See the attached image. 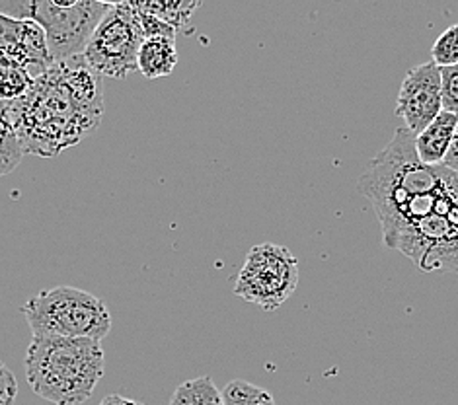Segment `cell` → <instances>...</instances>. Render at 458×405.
I'll return each mask as SVG.
<instances>
[{
  "mask_svg": "<svg viewBox=\"0 0 458 405\" xmlns=\"http://www.w3.org/2000/svg\"><path fill=\"white\" fill-rule=\"evenodd\" d=\"M176 39L166 38H152L140 43L139 57H137V71L148 80L165 79L170 76L178 64V51Z\"/></svg>",
  "mask_w": 458,
  "mask_h": 405,
  "instance_id": "cell-11",
  "label": "cell"
},
{
  "mask_svg": "<svg viewBox=\"0 0 458 405\" xmlns=\"http://www.w3.org/2000/svg\"><path fill=\"white\" fill-rule=\"evenodd\" d=\"M441 112V69L433 61L410 69L400 86L396 104V115L403 127L411 135H420Z\"/></svg>",
  "mask_w": 458,
  "mask_h": 405,
  "instance_id": "cell-8",
  "label": "cell"
},
{
  "mask_svg": "<svg viewBox=\"0 0 458 405\" xmlns=\"http://www.w3.org/2000/svg\"><path fill=\"white\" fill-rule=\"evenodd\" d=\"M24 368L39 398L53 405H81L104 376V349L92 339L34 335Z\"/></svg>",
  "mask_w": 458,
  "mask_h": 405,
  "instance_id": "cell-3",
  "label": "cell"
},
{
  "mask_svg": "<svg viewBox=\"0 0 458 405\" xmlns=\"http://www.w3.org/2000/svg\"><path fill=\"white\" fill-rule=\"evenodd\" d=\"M135 4L143 10V13L162 20L165 24L172 26L176 31L188 24L195 10L201 6L199 3H135Z\"/></svg>",
  "mask_w": 458,
  "mask_h": 405,
  "instance_id": "cell-15",
  "label": "cell"
},
{
  "mask_svg": "<svg viewBox=\"0 0 458 405\" xmlns=\"http://www.w3.org/2000/svg\"><path fill=\"white\" fill-rule=\"evenodd\" d=\"M299 277V261L289 248L259 244L250 248L246 254L234 283V294L271 312L291 299Z\"/></svg>",
  "mask_w": 458,
  "mask_h": 405,
  "instance_id": "cell-6",
  "label": "cell"
},
{
  "mask_svg": "<svg viewBox=\"0 0 458 405\" xmlns=\"http://www.w3.org/2000/svg\"><path fill=\"white\" fill-rule=\"evenodd\" d=\"M112 4L96 0H31L30 18L43 30L53 64L81 57Z\"/></svg>",
  "mask_w": 458,
  "mask_h": 405,
  "instance_id": "cell-5",
  "label": "cell"
},
{
  "mask_svg": "<svg viewBox=\"0 0 458 405\" xmlns=\"http://www.w3.org/2000/svg\"><path fill=\"white\" fill-rule=\"evenodd\" d=\"M18 396V382L3 360H0V405H13Z\"/></svg>",
  "mask_w": 458,
  "mask_h": 405,
  "instance_id": "cell-18",
  "label": "cell"
},
{
  "mask_svg": "<svg viewBox=\"0 0 458 405\" xmlns=\"http://www.w3.org/2000/svg\"><path fill=\"white\" fill-rule=\"evenodd\" d=\"M100 405H145L137 400H131L125 396H119V393H110V396H106Z\"/></svg>",
  "mask_w": 458,
  "mask_h": 405,
  "instance_id": "cell-21",
  "label": "cell"
},
{
  "mask_svg": "<svg viewBox=\"0 0 458 405\" xmlns=\"http://www.w3.org/2000/svg\"><path fill=\"white\" fill-rule=\"evenodd\" d=\"M458 127V115L441 112L433 122L416 135V152L423 164L439 166L443 164L446 152L451 148L453 137Z\"/></svg>",
  "mask_w": 458,
  "mask_h": 405,
  "instance_id": "cell-10",
  "label": "cell"
},
{
  "mask_svg": "<svg viewBox=\"0 0 458 405\" xmlns=\"http://www.w3.org/2000/svg\"><path fill=\"white\" fill-rule=\"evenodd\" d=\"M443 166L449 168L454 173H458V127H456V133L453 137L451 148H449V152H446V156L443 160Z\"/></svg>",
  "mask_w": 458,
  "mask_h": 405,
  "instance_id": "cell-20",
  "label": "cell"
},
{
  "mask_svg": "<svg viewBox=\"0 0 458 405\" xmlns=\"http://www.w3.org/2000/svg\"><path fill=\"white\" fill-rule=\"evenodd\" d=\"M18 69H24V64L20 63L16 55L6 49H0V80H4L10 72H14Z\"/></svg>",
  "mask_w": 458,
  "mask_h": 405,
  "instance_id": "cell-19",
  "label": "cell"
},
{
  "mask_svg": "<svg viewBox=\"0 0 458 405\" xmlns=\"http://www.w3.org/2000/svg\"><path fill=\"white\" fill-rule=\"evenodd\" d=\"M456 176H458V173H456Z\"/></svg>",
  "mask_w": 458,
  "mask_h": 405,
  "instance_id": "cell-22",
  "label": "cell"
},
{
  "mask_svg": "<svg viewBox=\"0 0 458 405\" xmlns=\"http://www.w3.org/2000/svg\"><path fill=\"white\" fill-rule=\"evenodd\" d=\"M223 405H276L271 393L246 380H231L223 390Z\"/></svg>",
  "mask_w": 458,
  "mask_h": 405,
  "instance_id": "cell-14",
  "label": "cell"
},
{
  "mask_svg": "<svg viewBox=\"0 0 458 405\" xmlns=\"http://www.w3.org/2000/svg\"><path fill=\"white\" fill-rule=\"evenodd\" d=\"M441 104L443 112L458 115V64L441 69Z\"/></svg>",
  "mask_w": 458,
  "mask_h": 405,
  "instance_id": "cell-17",
  "label": "cell"
},
{
  "mask_svg": "<svg viewBox=\"0 0 458 405\" xmlns=\"http://www.w3.org/2000/svg\"><path fill=\"white\" fill-rule=\"evenodd\" d=\"M431 59L439 69L456 67L458 64V24L446 28L433 43Z\"/></svg>",
  "mask_w": 458,
  "mask_h": 405,
  "instance_id": "cell-16",
  "label": "cell"
},
{
  "mask_svg": "<svg viewBox=\"0 0 458 405\" xmlns=\"http://www.w3.org/2000/svg\"><path fill=\"white\" fill-rule=\"evenodd\" d=\"M373 205L383 244L425 273H458V176L423 164L416 135L400 127L357 181Z\"/></svg>",
  "mask_w": 458,
  "mask_h": 405,
  "instance_id": "cell-1",
  "label": "cell"
},
{
  "mask_svg": "<svg viewBox=\"0 0 458 405\" xmlns=\"http://www.w3.org/2000/svg\"><path fill=\"white\" fill-rule=\"evenodd\" d=\"M10 107L26 155L57 156L61 150L79 145L100 125L102 76L81 55L53 64Z\"/></svg>",
  "mask_w": 458,
  "mask_h": 405,
  "instance_id": "cell-2",
  "label": "cell"
},
{
  "mask_svg": "<svg viewBox=\"0 0 458 405\" xmlns=\"http://www.w3.org/2000/svg\"><path fill=\"white\" fill-rule=\"evenodd\" d=\"M143 41L145 38L129 3H115L94 30L82 59L100 76L123 80L137 71V57Z\"/></svg>",
  "mask_w": 458,
  "mask_h": 405,
  "instance_id": "cell-7",
  "label": "cell"
},
{
  "mask_svg": "<svg viewBox=\"0 0 458 405\" xmlns=\"http://www.w3.org/2000/svg\"><path fill=\"white\" fill-rule=\"evenodd\" d=\"M0 49L14 53L34 80L53 67L46 34L31 20L0 14Z\"/></svg>",
  "mask_w": 458,
  "mask_h": 405,
  "instance_id": "cell-9",
  "label": "cell"
},
{
  "mask_svg": "<svg viewBox=\"0 0 458 405\" xmlns=\"http://www.w3.org/2000/svg\"><path fill=\"white\" fill-rule=\"evenodd\" d=\"M170 405H223V393L209 376H199L180 384Z\"/></svg>",
  "mask_w": 458,
  "mask_h": 405,
  "instance_id": "cell-13",
  "label": "cell"
},
{
  "mask_svg": "<svg viewBox=\"0 0 458 405\" xmlns=\"http://www.w3.org/2000/svg\"><path fill=\"white\" fill-rule=\"evenodd\" d=\"M24 155L26 152L21 148L14 125L13 107L6 102H0V178L14 172L20 166Z\"/></svg>",
  "mask_w": 458,
  "mask_h": 405,
  "instance_id": "cell-12",
  "label": "cell"
},
{
  "mask_svg": "<svg viewBox=\"0 0 458 405\" xmlns=\"http://www.w3.org/2000/svg\"><path fill=\"white\" fill-rule=\"evenodd\" d=\"M34 335H57L71 339H102L112 332L107 306L92 292L76 287L41 291L21 306Z\"/></svg>",
  "mask_w": 458,
  "mask_h": 405,
  "instance_id": "cell-4",
  "label": "cell"
}]
</instances>
